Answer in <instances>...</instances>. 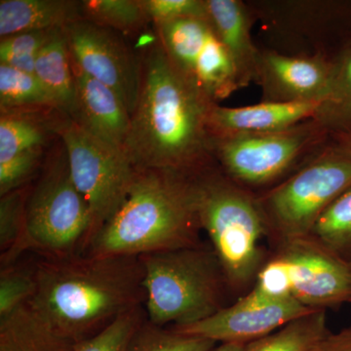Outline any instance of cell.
<instances>
[{
  "instance_id": "1",
  "label": "cell",
  "mask_w": 351,
  "mask_h": 351,
  "mask_svg": "<svg viewBox=\"0 0 351 351\" xmlns=\"http://www.w3.org/2000/svg\"><path fill=\"white\" fill-rule=\"evenodd\" d=\"M147 43L124 152L137 171L193 174L214 162L209 117L216 104L175 69L156 34Z\"/></svg>"
},
{
  "instance_id": "2",
  "label": "cell",
  "mask_w": 351,
  "mask_h": 351,
  "mask_svg": "<svg viewBox=\"0 0 351 351\" xmlns=\"http://www.w3.org/2000/svg\"><path fill=\"white\" fill-rule=\"evenodd\" d=\"M36 289L27 306L73 343L91 338L122 314L144 306L140 257L76 254L34 263Z\"/></svg>"
},
{
  "instance_id": "3",
  "label": "cell",
  "mask_w": 351,
  "mask_h": 351,
  "mask_svg": "<svg viewBox=\"0 0 351 351\" xmlns=\"http://www.w3.org/2000/svg\"><path fill=\"white\" fill-rule=\"evenodd\" d=\"M201 230L191 174L138 171L122 206L84 253L140 256L197 246Z\"/></svg>"
},
{
  "instance_id": "4",
  "label": "cell",
  "mask_w": 351,
  "mask_h": 351,
  "mask_svg": "<svg viewBox=\"0 0 351 351\" xmlns=\"http://www.w3.org/2000/svg\"><path fill=\"white\" fill-rule=\"evenodd\" d=\"M191 180L201 230L211 240L226 282L234 287L250 282L260 270V241L267 228L257 198L215 161Z\"/></svg>"
},
{
  "instance_id": "5",
  "label": "cell",
  "mask_w": 351,
  "mask_h": 351,
  "mask_svg": "<svg viewBox=\"0 0 351 351\" xmlns=\"http://www.w3.org/2000/svg\"><path fill=\"white\" fill-rule=\"evenodd\" d=\"M145 311L152 324L188 326L221 308L226 279L214 250L197 246L140 256Z\"/></svg>"
},
{
  "instance_id": "6",
  "label": "cell",
  "mask_w": 351,
  "mask_h": 351,
  "mask_svg": "<svg viewBox=\"0 0 351 351\" xmlns=\"http://www.w3.org/2000/svg\"><path fill=\"white\" fill-rule=\"evenodd\" d=\"M89 204L76 188L61 138L47 154L25 202V247L41 258L84 253L93 234Z\"/></svg>"
},
{
  "instance_id": "7",
  "label": "cell",
  "mask_w": 351,
  "mask_h": 351,
  "mask_svg": "<svg viewBox=\"0 0 351 351\" xmlns=\"http://www.w3.org/2000/svg\"><path fill=\"white\" fill-rule=\"evenodd\" d=\"M329 130L309 119L271 133L211 136L210 149L223 174L250 191L274 188L331 141ZM251 193V191H250Z\"/></svg>"
},
{
  "instance_id": "8",
  "label": "cell",
  "mask_w": 351,
  "mask_h": 351,
  "mask_svg": "<svg viewBox=\"0 0 351 351\" xmlns=\"http://www.w3.org/2000/svg\"><path fill=\"white\" fill-rule=\"evenodd\" d=\"M351 188V154L330 141L267 193L256 196L267 226L288 241L307 239L330 205Z\"/></svg>"
},
{
  "instance_id": "9",
  "label": "cell",
  "mask_w": 351,
  "mask_h": 351,
  "mask_svg": "<svg viewBox=\"0 0 351 351\" xmlns=\"http://www.w3.org/2000/svg\"><path fill=\"white\" fill-rule=\"evenodd\" d=\"M60 138L73 182L93 216L92 240L126 200L138 171L124 152L101 144L69 117L62 127Z\"/></svg>"
},
{
  "instance_id": "10",
  "label": "cell",
  "mask_w": 351,
  "mask_h": 351,
  "mask_svg": "<svg viewBox=\"0 0 351 351\" xmlns=\"http://www.w3.org/2000/svg\"><path fill=\"white\" fill-rule=\"evenodd\" d=\"M168 59L215 104L244 88L239 71L207 19L186 18L154 25Z\"/></svg>"
},
{
  "instance_id": "11",
  "label": "cell",
  "mask_w": 351,
  "mask_h": 351,
  "mask_svg": "<svg viewBox=\"0 0 351 351\" xmlns=\"http://www.w3.org/2000/svg\"><path fill=\"white\" fill-rule=\"evenodd\" d=\"M73 63L115 92L133 114L142 82V58L122 34L84 19L64 29Z\"/></svg>"
},
{
  "instance_id": "12",
  "label": "cell",
  "mask_w": 351,
  "mask_h": 351,
  "mask_svg": "<svg viewBox=\"0 0 351 351\" xmlns=\"http://www.w3.org/2000/svg\"><path fill=\"white\" fill-rule=\"evenodd\" d=\"M0 196L27 186L40 172L68 115L56 108L0 110Z\"/></svg>"
},
{
  "instance_id": "13",
  "label": "cell",
  "mask_w": 351,
  "mask_h": 351,
  "mask_svg": "<svg viewBox=\"0 0 351 351\" xmlns=\"http://www.w3.org/2000/svg\"><path fill=\"white\" fill-rule=\"evenodd\" d=\"M315 311L294 298L274 300L252 290L232 306L223 307L211 317L172 330L215 343H249L269 336L291 321Z\"/></svg>"
},
{
  "instance_id": "14",
  "label": "cell",
  "mask_w": 351,
  "mask_h": 351,
  "mask_svg": "<svg viewBox=\"0 0 351 351\" xmlns=\"http://www.w3.org/2000/svg\"><path fill=\"white\" fill-rule=\"evenodd\" d=\"M287 261L293 298L311 309L351 302V267L309 239L288 241Z\"/></svg>"
},
{
  "instance_id": "15",
  "label": "cell",
  "mask_w": 351,
  "mask_h": 351,
  "mask_svg": "<svg viewBox=\"0 0 351 351\" xmlns=\"http://www.w3.org/2000/svg\"><path fill=\"white\" fill-rule=\"evenodd\" d=\"M332 57L297 56L274 49H261L255 83L262 101L324 103L332 82Z\"/></svg>"
},
{
  "instance_id": "16",
  "label": "cell",
  "mask_w": 351,
  "mask_h": 351,
  "mask_svg": "<svg viewBox=\"0 0 351 351\" xmlns=\"http://www.w3.org/2000/svg\"><path fill=\"white\" fill-rule=\"evenodd\" d=\"M73 69L75 101L69 119L101 144L124 152L131 127V113L125 104L112 89L85 75L73 62Z\"/></svg>"
},
{
  "instance_id": "17",
  "label": "cell",
  "mask_w": 351,
  "mask_h": 351,
  "mask_svg": "<svg viewBox=\"0 0 351 351\" xmlns=\"http://www.w3.org/2000/svg\"><path fill=\"white\" fill-rule=\"evenodd\" d=\"M322 103H270L240 108L221 107L216 104L209 117L211 136L271 133L292 128L315 119Z\"/></svg>"
},
{
  "instance_id": "18",
  "label": "cell",
  "mask_w": 351,
  "mask_h": 351,
  "mask_svg": "<svg viewBox=\"0 0 351 351\" xmlns=\"http://www.w3.org/2000/svg\"><path fill=\"white\" fill-rule=\"evenodd\" d=\"M207 20L237 66L243 87L255 82L258 48L252 38L256 16L248 2L241 0H205Z\"/></svg>"
},
{
  "instance_id": "19",
  "label": "cell",
  "mask_w": 351,
  "mask_h": 351,
  "mask_svg": "<svg viewBox=\"0 0 351 351\" xmlns=\"http://www.w3.org/2000/svg\"><path fill=\"white\" fill-rule=\"evenodd\" d=\"M82 19L80 1L73 0H1L0 38L22 32L66 29Z\"/></svg>"
},
{
  "instance_id": "20",
  "label": "cell",
  "mask_w": 351,
  "mask_h": 351,
  "mask_svg": "<svg viewBox=\"0 0 351 351\" xmlns=\"http://www.w3.org/2000/svg\"><path fill=\"white\" fill-rule=\"evenodd\" d=\"M34 75L52 95L60 112L71 117L75 108V80L64 29L53 32L39 52Z\"/></svg>"
},
{
  "instance_id": "21",
  "label": "cell",
  "mask_w": 351,
  "mask_h": 351,
  "mask_svg": "<svg viewBox=\"0 0 351 351\" xmlns=\"http://www.w3.org/2000/svg\"><path fill=\"white\" fill-rule=\"evenodd\" d=\"M75 346L50 329L27 304L0 319V351H73Z\"/></svg>"
},
{
  "instance_id": "22",
  "label": "cell",
  "mask_w": 351,
  "mask_h": 351,
  "mask_svg": "<svg viewBox=\"0 0 351 351\" xmlns=\"http://www.w3.org/2000/svg\"><path fill=\"white\" fill-rule=\"evenodd\" d=\"M330 335L325 311L319 309L247 343L245 351H319Z\"/></svg>"
},
{
  "instance_id": "23",
  "label": "cell",
  "mask_w": 351,
  "mask_h": 351,
  "mask_svg": "<svg viewBox=\"0 0 351 351\" xmlns=\"http://www.w3.org/2000/svg\"><path fill=\"white\" fill-rule=\"evenodd\" d=\"M331 87L315 119L330 133L351 132V38L332 57Z\"/></svg>"
},
{
  "instance_id": "24",
  "label": "cell",
  "mask_w": 351,
  "mask_h": 351,
  "mask_svg": "<svg viewBox=\"0 0 351 351\" xmlns=\"http://www.w3.org/2000/svg\"><path fill=\"white\" fill-rule=\"evenodd\" d=\"M307 239L351 267V188L323 212Z\"/></svg>"
},
{
  "instance_id": "25",
  "label": "cell",
  "mask_w": 351,
  "mask_h": 351,
  "mask_svg": "<svg viewBox=\"0 0 351 351\" xmlns=\"http://www.w3.org/2000/svg\"><path fill=\"white\" fill-rule=\"evenodd\" d=\"M56 108L53 98L34 73L0 64V110Z\"/></svg>"
},
{
  "instance_id": "26",
  "label": "cell",
  "mask_w": 351,
  "mask_h": 351,
  "mask_svg": "<svg viewBox=\"0 0 351 351\" xmlns=\"http://www.w3.org/2000/svg\"><path fill=\"white\" fill-rule=\"evenodd\" d=\"M82 19L121 34H138L151 22L141 0H83Z\"/></svg>"
},
{
  "instance_id": "27",
  "label": "cell",
  "mask_w": 351,
  "mask_h": 351,
  "mask_svg": "<svg viewBox=\"0 0 351 351\" xmlns=\"http://www.w3.org/2000/svg\"><path fill=\"white\" fill-rule=\"evenodd\" d=\"M29 188L0 196V254L1 269L17 262L25 247V202Z\"/></svg>"
},
{
  "instance_id": "28",
  "label": "cell",
  "mask_w": 351,
  "mask_h": 351,
  "mask_svg": "<svg viewBox=\"0 0 351 351\" xmlns=\"http://www.w3.org/2000/svg\"><path fill=\"white\" fill-rule=\"evenodd\" d=\"M216 343L211 339L164 329L145 318L134 334L128 351H210Z\"/></svg>"
},
{
  "instance_id": "29",
  "label": "cell",
  "mask_w": 351,
  "mask_h": 351,
  "mask_svg": "<svg viewBox=\"0 0 351 351\" xmlns=\"http://www.w3.org/2000/svg\"><path fill=\"white\" fill-rule=\"evenodd\" d=\"M145 318L144 306L122 314L98 334L76 343L73 351H128L134 334Z\"/></svg>"
},
{
  "instance_id": "30",
  "label": "cell",
  "mask_w": 351,
  "mask_h": 351,
  "mask_svg": "<svg viewBox=\"0 0 351 351\" xmlns=\"http://www.w3.org/2000/svg\"><path fill=\"white\" fill-rule=\"evenodd\" d=\"M36 289V269L14 263L0 272V319L32 299Z\"/></svg>"
},
{
  "instance_id": "31",
  "label": "cell",
  "mask_w": 351,
  "mask_h": 351,
  "mask_svg": "<svg viewBox=\"0 0 351 351\" xmlns=\"http://www.w3.org/2000/svg\"><path fill=\"white\" fill-rule=\"evenodd\" d=\"M55 31L22 32L1 38L0 64L34 73L39 52Z\"/></svg>"
},
{
  "instance_id": "32",
  "label": "cell",
  "mask_w": 351,
  "mask_h": 351,
  "mask_svg": "<svg viewBox=\"0 0 351 351\" xmlns=\"http://www.w3.org/2000/svg\"><path fill=\"white\" fill-rule=\"evenodd\" d=\"M154 25L171 21L197 18L207 19L205 0H141Z\"/></svg>"
},
{
  "instance_id": "33",
  "label": "cell",
  "mask_w": 351,
  "mask_h": 351,
  "mask_svg": "<svg viewBox=\"0 0 351 351\" xmlns=\"http://www.w3.org/2000/svg\"><path fill=\"white\" fill-rule=\"evenodd\" d=\"M253 290L269 299L286 300L293 298L290 270L287 261L282 255L270 261L260 269Z\"/></svg>"
},
{
  "instance_id": "34",
  "label": "cell",
  "mask_w": 351,
  "mask_h": 351,
  "mask_svg": "<svg viewBox=\"0 0 351 351\" xmlns=\"http://www.w3.org/2000/svg\"><path fill=\"white\" fill-rule=\"evenodd\" d=\"M319 351H351V328L339 334L330 335Z\"/></svg>"
},
{
  "instance_id": "35",
  "label": "cell",
  "mask_w": 351,
  "mask_h": 351,
  "mask_svg": "<svg viewBox=\"0 0 351 351\" xmlns=\"http://www.w3.org/2000/svg\"><path fill=\"white\" fill-rule=\"evenodd\" d=\"M332 138L334 142L351 154V132L332 134Z\"/></svg>"
},
{
  "instance_id": "36",
  "label": "cell",
  "mask_w": 351,
  "mask_h": 351,
  "mask_svg": "<svg viewBox=\"0 0 351 351\" xmlns=\"http://www.w3.org/2000/svg\"><path fill=\"white\" fill-rule=\"evenodd\" d=\"M246 343H221L219 346H215L210 351H245Z\"/></svg>"
},
{
  "instance_id": "37",
  "label": "cell",
  "mask_w": 351,
  "mask_h": 351,
  "mask_svg": "<svg viewBox=\"0 0 351 351\" xmlns=\"http://www.w3.org/2000/svg\"><path fill=\"white\" fill-rule=\"evenodd\" d=\"M350 328H351V326H350Z\"/></svg>"
}]
</instances>
